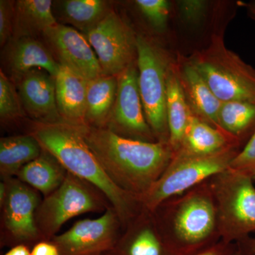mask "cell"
<instances>
[{"label":"cell","mask_w":255,"mask_h":255,"mask_svg":"<svg viewBox=\"0 0 255 255\" xmlns=\"http://www.w3.org/2000/svg\"><path fill=\"white\" fill-rule=\"evenodd\" d=\"M82 128L87 145L111 180L139 201L158 180L173 156L169 142L127 138L107 128Z\"/></svg>","instance_id":"obj_1"},{"label":"cell","mask_w":255,"mask_h":255,"mask_svg":"<svg viewBox=\"0 0 255 255\" xmlns=\"http://www.w3.org/2000/svg\"><path fill=\"white\" fill-rule=\"evenodd\" d=\"M82 127L66 122H34L29 133L43 150L58 159L67 172L95 186L107 196L124 229L143 206L136 197L117 187L107 176L87 145Z\"/></svg>","instance_id":"obj_2"},{"label":"cell","mask_w":255,"mask_h":255,"mask_svg":"<svg viewBox=\"0 0 255 255\" xmlns=\"http://www.w3.org/2000/svg\"><path fill=\"white\" fill-rule=\"evenodd\" d=\"M152 212L174 255L199 251L221 241L209 180L164 201Z\"/></svg>","instance_id":"obj_3"},{"label":"cell","mask_w":255,"mask_h":255,"mask_svg":"<svg viewBox=\"0 0 255 255\" xmlns=\"http://www.w3.org/2000/svg\"><path fill=\"white\" fill-rule=\"evenodd\" d=\"M188 58L221 102L255 103V69L228 49L222 34L215 33L208 46Z\"/></svg>","instance_id":"obj_4"},{"label":"cell","mask_w":255,"mask_h":255,"mask_svg":"<svg viewBox=\"0 0 255 255\" xmlns=\"http://www.w3.org/2000/svg\"><path fill=\"white\" fill-rule=\"evenodd\" d=\"M221 241L237 243L255 232V187L251 177L228 168L209 179Z\"/></svg>","instance_id":"obj_5"},{"label":"cell","mask_w":255,"mask_h":255,"mask_svg":"<svg viewBox=\"0 0 255 255\" xmlns=\"http://www.w3.org/2000/svg\"><path fill=\"white\" fill-rule=\"evenodd\" d=\"M174 58L155 42L137 35L139 91L147 124L157 141L169 142L167 77Z\"/></svg>","instance_id":"obj_6"},{"label":"cell","mask_w":255,"mask_h":255,"mask_svg":"<svg viewBox=\"0 0 255 255\" xmlns=\"http://www.w3.org/2000/svg\"><path fill=\"white\" fill-rule=\"evenodd\" d=\"M241 150L230 148L213 154L199 155L178 150L161 177L147 194L140 198L142 206L153 211L164 201L184 194L229 168Z\"/></svg>","instance_id":"obj_7"},{"label":"cell","mask_w":255,"mask_h":255,"mask_svg":"<svg viewBox=\"0 0 255 255\" xmlns=\"http://www.w3.org/2000/svg\"><path fill=\"white\" fill-rule=\"evenodd\" d=\"M110 208L113 207L102 191L68 172L60 187L40 203L37 228L42 241H49L70 219L87 213L103 214Z\"/></svg>","instance_id":"obj_8"},{"label":"cell","mask_w":255,"mask_h":255,"mask_svg":"<svg viewBox=\"0 0 255 255\" xmlns=\"http://www.w3.org/2000/svg\"><path fill=\"white\" fill-rule=\"evenodd\" d=\"M7 187L1 209V244L12 248L26 245L32 248L42 241L36 223L40 193L16 177L1 179Z\"/></svg>","instance_id":"obj_9"},{"label":"cell","mask_w":255,"mask_h":255,"mask_svg":"<svg viewBox=\"0 0 255 255\" xmlns=\"http://www.w3.org/2000/svg\"><path fill=\"white\" fill-rule=\"evenodd\" d=\"M84 35L98 58L103 75L118 76L137 61V36L112 9Z\"/></svg>","instance_id":"obj_10"},{"label":"cell","mask_w":255,"mask_h":255,"mask_svg":"<svg viewBox=\"0 0 255 255\" xmlns=\"http://www.w3.org/2000/svg\"><path fill=\"white\" fill-rule=\"evenodd\" d=\"M123 226L113 208L95 219L80 220L50 241L60 255H103L115 245Z\"/></svg>","instance_id":"obj_11"},{"label":"cell","mask_w":255,"mask_h":255,"mask_svg":"<svg viewBox=\"0 0 255 255\" xmlns=\"http://www.w3.org/2000/svg\"><path fill=\"white\" fill-rule=\"evenodd\" d=\"M137 77V61L117 76V97L106 128L127 138L156 142L155 135L146 120Z\"/></svg>","instance_id":"obj_12"},{"label":"cell","mask_w":255,"mask_h":255,"mask_svg":"<svg viewBox=\"0 0 255 255\" xmlns=\"http://www.w3.org/2000/svg\"><path fill=\"white\" fill-rule=\"evenodd\" d=\"M43 41L61 66L91 80L102 75L98 58L81 32L58 23L42 35Z\"/></svg>","instance_id":"obj_13"},{"label":"cell","mask_w":255,"mask_h":255,"mask_svg":"<svg viewBox=\"0 0 255 255\" xmlns=\"http://www.w3.org/2000/svg\"><path fill=\"white\" fill-rule=\"evenodd\" d=\"M103 255H174L159 231L152 211L142 207L112 249Z\"/></svg>","instance_id":"obj_14"},{"label":"cell","mask_w":255,"mask_h":255,"mask_svg":"<svg viewBox=\"0 0 255 255\" xmlns=\"http://www.w3.org/2000/svg\"><path fill=\"white\" fill-rule=\"evenodd\" d=\"M1 63V71L14 83L35 69L45 70L55 78L60 68L45 43L33 37L11 38L3 47Z\"/></svg>","instance_id":"obj_15"},{"label":"cell","mask_w":255,"mask_h":255,"mask_svg":"<svg viewBox=\"0 0 255 255\" xmlns=\"http://www.w3.org/2000/svg\"><path fill=\"white\" fill-rule=\"evenodd\" d=\"M21 105L36 123L65 122L57 107L55 78L40 69L25 74L16 82Z\"/></svg>","instance_id":"obj_16"},{"label":"cell","mask_w":255,"mask_h":255,"mask_svg":"<svg viewBox=\"0 0 255 255\" xmlns=\"http://www.w3.org/2000/svg\"><path fill=\"white\" fill-rule=\"evenodd\" d=\"M174 65L191 113L212 127L221 129L219 113L222 102L214 95L188 57L177 55Z\"/></svg>","instance_id":"obj_17"},{"label":"cell","mask_w":255,"mask_h":255,"mask_svg":"<svg viewBox=\"0 0 255 255\" xmlns=\"http://www.w3.org/2000/svg\"><path fill=\"white\" fill-rule=\"evenodd\" d=\"M57 107L66 123L85 126L88 80L61 66L55 77Z\"/></svg>","instance_id":"obj_18"},{"label":"cell","mask_w":255,"mask_h":255,"mask_svg":"<svg viewBox=\"0 0 255 255\" xmlns=\"http://www.w3.org/2000/svg\"><path fill=\"white\" fill-rule=\"evenodd\" d=\"M230 148L242 150L237 140L227 132L206 123L192 114L178 150L193 155H207Z\"/></svg>","instance_id":"obj_19"},{"label":"cell","mask_w":255,"mask_h":255,"mask_svg":"<svg viewBox=\"0 0 255 255\" xmlns=\"http://www.w3.org/2000/svg\"><path fill=\"white\" fill-rule=\"evenodd\" d=\"M117 88V76L102 75L88 80L85 126L107 127L115 104Z\"/></svg>","instance_id":"obj_20"},{"label":"cell","mask_w":255,"mask_h":255,"mask_svg":"<svg viewBox=\"0 0 255 255\" xmlns=\"http://www.w3.org/2000/svg\"><path fill=\"white\" fill-rule=\"evenodd\" d=\"M50 0H18L15 1L12 38H36L58 23Z\"/></svg>","instance_id":"obj_21"},{"label":"cell","mask_w":255,"mask_h":255,"mask_svg":"<svg viewBox=\"0 0 255 255\" xmlns=\"http://www.w3.org/2000/svg\"><path fill=\"white\" fill-rule=\"evenodd\" d=\"M67 174L58 159L43 149L41 155L23 166L15 177L46 197L60 187Z\"/></svg>","instance_id":"obj_22"},{"label":"cell","mask_w":255,"mask_h":255,"mask_svg":"<svg viewBox=\"0 0 255 255\" xmlns=\"http://www.w3.org/2000/svg\"><path fill=\"white\" fill-rule=\"evenodd\" d=\"M53 5L60 23L72 25L83 34L97 26L112 10L104 0H63Z\"/></svg>","instance_id":"obj_23"},{"label":"cell","mask_w":255,"mask_h":255,"mask_svg":"<svg viewBox=\"0 0 255 255\" xmlns=\"http://www.w3.org/2000/svg\"><path fill=\"white\" fill-rule=\"evenodd\" d=\"M43 148L31 134L1 137L0 174L1 179L15 177L20 169L39 157Z\"/></svg>","instance_id":"obj_24"},{"label":"cell","mask_w":255,"mask_h":255,"mask_svg":"<svg viewBox=\"0 0 255 255\" xmlns=\"http://www.w3.org/2000/svg\"><path fill=\"white\" fill-rule=\"evenodd\" d=\"M174 58L167 77V117L169 143L174 152L180 148L184 132L192 114L174 68Z\"/></svg>","instance_id":"obj_25"},{"label":"cell","mask_w":255,"mask_h":255,"mask_svg":"<svg viewBox=\"0 0 255 255\" xmlns=\"http://www.w3.org/2000/svg\"><path fill=\"white\" fill-rule=\"evenodd\" d=\"M219 124L243 149L255 133V103L244 101L222 102Z\"/></svg>","instance_id":"obj_26"},{"label":"cell","mask_w":255,"mask_h":255,"mask_svg":"<svg viewBox=\"0 0 255 255\" xmlns=\"http://www.w3.org/2000/svg\"><path fill=\"white\" fill-rule=\"evenodd\" d=\"M18 91L14 83L2 71L0 72V117L11 121L24 115Z\"/></svg>","instance_id":"obj_27"},{"label":"cell","mask_w":255,"mask_h":255,"mask_svg":"<svg viewBox=\"0 0 255 255\" xmlns=\"http://www.w3.org/2000/svg\"><path fill=\"white\" fill-rule=\"evenodd\" d=\"M135 3L152 27L157 31L165 28L170 13L171 3L169 1L137 0Z\"/></svg>","instance_id":"obj_28"},{"label":"cell","mask_w":255,"mask_h":255,"mask_svg":"<svg viewBox=\"0 0 255 255\" xmlns=\"http://www.w3.org/2000/svg\"><path fill=\"white\" fill-rule=\"evenodd\" d=\"M229 168L255 181V133L233 159Z\"/></svg>","instance_id":"obj_29"},{"label":"cell","mask_w":255,"mask_h":255,"mask_svg":"<svg viewBox=\"0 0 255 255\" xmlns=\"http://www.w3.org/2000/svg\"><path fill=\"white\" fill-rule=\"evenodd\" d=\"M209 4L204 0H182L177 3L181 19L189 25L199 24L204 19Z\"/></svg>","instance_id":"obj_30"},{"label":"cell","mask_w":255,"mask_h":255,"mask_svg":"<svg viewBox=\"0 0 255 255\" xmlns=\"http://www.w3.org/2000/svg\"><path fill=\"white\" fill-rule=\"evenodd\" d=\"M15 1H0V44L4 47L14 33Z\"/></svg>","instance_id":"obj_31"},{"label":"cell","mask_w":255,"mask_h":255,"mask_svg":"<svg viewBox=\"0 0 255 255\" xmlns=\"http://www.w3.org/2000/svg\"><path fill=\"white\" fill-rule=\"evenodd\" d=\"M239 248L237 243H228L223 241L199 251L183 255H238Z\"/></svg>","instance_id":"obj_32"},{"label":"cell","mask_w":255,"mask_h":255,"mask_svg":"<svg viewBox=\"0 0 255 255\" xmlns=\"http://www.w3.org/2000/svg\"><path fill=\"white\" fill-rule=\"evenodd\" d=\"M31 255H60L56 245L50 241L38 242L31 248Z\"/></svg>","instance_id":"obj_33"},{"label":"cell","mask_w":255,"mask_h":255,"mask_svg":"<svg viewBox=\"0 0 255 255\" xmlns=\"http://www.w3.org/2000/svg\"><path fill=\"white\" fill-rule=\"evenodd\" d=\"M237 245L243 253H248V254L255 253V238L249 236L238 242Z\"/></svg>","instance_id":"obj_34"},{"label":"cell","mask_w":255,"mask_h":255,"mask_svg":"<svg viewBox=\"0 0 255 255\" xmlns=\"http://www.w3.org/2000/svg\"><path fill=\"white\" fill-rule=\"evenodd\" d=\"M3 255H31V248L26 245H17L10 248Z\"/></svg>","instance_id":"obj_35"},{"label":"cell","mask_w":255,"mask_h":255,"mask_svg":"<svg viewBox=\"0 0 255 255\" xmlns=\"http://www.w3.org/2000/svg\"><path fill=\"white\" fill-rule=\"evenodd\" d=\"M6 192H7V187L4 180L1 179L0 182V206L2 205L6 198Z\"/></svg>","instance_id":"obj_36"},{"label":"cell","mask_w":255,"mask_h":255,"mask_svg":"<svg viewBox=\"0 0 255 255\" xmlns=\"http://www.w3.org/2000/svg\"><path fill=\"white\" fill-rule=\"evenodd\" d=\"M246 6L247 10H248V14L255 21V0L247 3Z\"/></svg>","instance_id":"obj_37"},{"label":"cell","mask_w":255,"mask_h":255,"mask_svg":"<svg viewBox=\"0 0 255 255\" xmlns=\"http://www.w3.org/2000/svg\"><path fill=\"white\" fill-rule=\"evenodd\" d=\"M238 255H255V253H252V254H248V253H243V252H242L241 250H240L239 253H238Z\"/></svg>","instance_id":"obj_38"}]
</instances>
